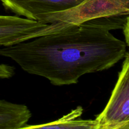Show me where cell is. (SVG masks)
<instances>
[{
	"mask_svg": "<svg viewBox=\"0 0 129 129\" xmlns=\"http://www.w3.org/2000/svg\"><path fill=\"white\" fill-rule=\"evenodd\" d=\"M128 20V15L93 19L59 32L0 48V55L53 85L76 84L83 75L109 69L124 59L127 44L110 31L122 29Z\"/></svg>",
	"mask_w": 129,
	"mask_h": 129,
	"instance_id": "obj_1",
	"label": "cell"
},
{
	"mask_svg": "<svg viewBox=\"0 0 129 129\" xmlns=\"http://www.w3.org/2000/svg\"><path fill=\"white\" fill-rule=\"evenodd\" d=\"M122 15H129V5L120 0H84L71 8L40 18L38 21L47 25L31 34L28 40L59 32L93 19Z\"/></svg>",
	"mask_w": 129,
	"mask_h": 129,
	"instance_id": "obj_2",
	"label": "cell"
},
{
	"mask_svg": "<svg viewBox=\"0 0 129 129\" xmlns=\"http://www.w3.org/2000/svg\"><path fill=\"white\" fill-rule=\"evenodd\" d=\"M100 129H107L129 121V54L124 57L122 69L110 98L102 113L96 117Z\"/></svg>",
	"mask_w": 129,
	"mask_h": 129,
	"instance_id": "obj_3",
	"label": "cell"
},
{
	"mask_svg": "<svg viewBox=\"0 0 129 129\" xmlns=\"http://www.w3.org/2000/svg\"><path fill=\"white\" fill-rule=\"evenodd\" d=\"M84 0H0L6 10L29 20L39 21L44 15L64 11Z\"/></svg>",
	"mask_w": 129,
	"mask_h": 129,
	"instance_id": "obj_4",
	"label": "cell"
},
{
	"mask_svg": "<svg viewBox=\"0 0 129 129\" xmlns=\"http://www.w3.org/2000/svg\"><path fill=\"white\" fill-rule=\"evenodd\" d=\"M47 24L18 16L0 15V47H8L28 40L31 34Z\"/></svg>",
	"mask_w": 129,
	"mask_h": 129,
	"instance_id": "obj_5",
	"label": "cell"
},
{
	"mask_svg": "<svg viewBox=\"0 0 129 129\" xmlns=\"http://www.w3.org/2000/svg\"><path fill=\"white\" fill-rule=\"evenodd\" d=\"M83 113V107L78 106L55 121L39 125H25L15 129H100L95 119H81Z\"/></svg>",
	"mask_w": 129,
	"mask_h": 129,
	"instance_id": "obj_6",
	"label": "cell"
},
{
	"mask_svg": "<svg viewBox=\"0 0 129 129\" xmlns=\"http://www.w3.org/2000/svg\"><path fill=\"white\" fill-rule=\"evenodd\" d=\"M31 113L26 105L0 100V129H15L26 125Z\"/></svg>",
	"mask_w": 129,
	"mask_h": 129,
	"instance_id": "obj_7",
	"label": "cell"
},
{
	"mask_svg": "<svg viewBox=\"0 0 129 129\" xmlns=\"http://www.w3.org/2000/svg\"><path fill=\"white\" fill-rule=\"evenodd\" d=\"M15 74V68L6 64H0V79H9Z\"/></svg>",
	"mask_w": 129,
	"mask_h": 129,
	"instance_id": "obj_8",
	"label": "cell"
},
{
	"mask_svg": "<svg viewBox=\"0 0 129 129\" xmlns=\"http://www.w3.org/2000/svg\"><path fill=\"white\" fill-rule=\"evenodd\" d=\"M127 20L126 21L125 24L124 26L123 27L122 30H123V33H124V35H125V43L127 44V45L128 46V35H129V31H128V29H129V21Z\"/></svg>",
	"mask_w": 129,
	"mask_h": 129,
	"instance_id": "obj_9",
	"label": "cell"
},
{
	"mask_svg": "<svg viewBox=\"0 0 129 129\" xmlns=\"http://www.w3.org/2000/svg\"><path fill=\"white\" fill-rule=\"evenodd\" d=\"M107 129H129V121L128 122H124V123H120L117 126L112 127V128Z\"/></svg>",
	"mask_w": 129,
	"mask_h": 129,
	"instance_id": "obj_10",
	"label": "cell"
}]
</instances>
